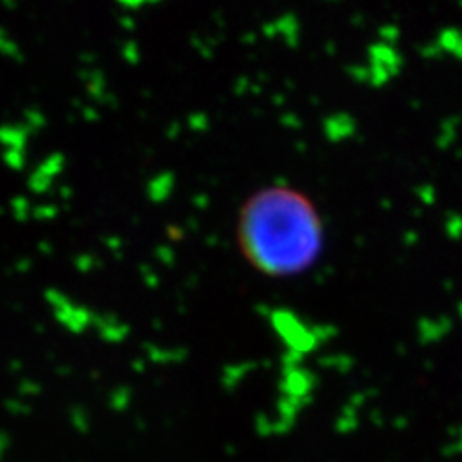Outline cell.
<instances>
[{
	"label": "cell",
	"instance_id": "cell-1",
	"mask_svg": "<svg viewBox=\"0 0 462 462\" xmlns=\"http://www.w3.org/2000/svg\"><path fill=\"white\" fill-rule=\"evenodd\" d=\"M241 249L272 276L307 270L322 249V224L307 200L289 187H270L245 202Z\"/></svg>",
	"mask_w": 462,
	"mask_h": 462
}]
</instances>
